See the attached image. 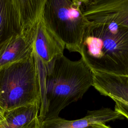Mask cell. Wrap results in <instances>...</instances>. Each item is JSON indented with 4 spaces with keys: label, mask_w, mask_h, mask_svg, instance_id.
Instances as JSON below:
<instances>
[{
    "label": "cell",
    "mask_w": 128,
    "mask_h": 128,
    "mask_svg": "<svg viewBox=\"0 0 128 128\" xmlns=\"http://www.w3.org/2000/svg\"><path fill=\"white\" fill-rule=\"evenodd\" d=\"M124 116L115 110L110 108L88 110L86 115L80 119L68 120L59 116L39 122L38 128H84L94 124H103Z\"/></svg>",
    "instance_id": "cell-10"
},
{
    "label": "cell",
    "mask_w": 128,
    "mask_h": 128,
    "mask_svg": "<svg viewBox=\"0 0 128 128\" xmlns=\"http://www.w3.org/2000/svg\"><path fill=\"white\" fill-rule=\"evenodd\" d=\"M80 54L92 71L128 76V28L90 22Z\"/></svg>",
    "instance_id": "cell-2"
},
{
    "label": "cell",
    "mask_w": 128,
    "mask_h": 128,
    "mask_svg": "<svg viewBox=\"0 0 128 128\" xmlns=\"http://www.w3.org/2000/svg\"><path fill=\"white\" fill-rule=\"evenodd\" d=\"M81 0L82 13L89 21L128 28V0Z\"/></svg>",
    "instance_id": "cell-6"
},
{
    "label": "cell",
    "mask_w": 128,
    "mask_h": 128,
    "mask_svg": "<svg viewBox=\"0 0 128 128\" xmlns=\"http://www.w3.org/2000/svg\"><path fill=\"white\" fill-rule=\"evenodd\" d=\"M6 119L4 115V112L0 107V126L4 124Z\"/></svg>",
    "instance_id": "cell-13"
},
{
    "label": "cell",
    "mask_w": 128,
    "mask_h": 128,
    "mask_svg": "<svg viewBox=\"0 0 128 128\" xmlns=\"http://www.w3.org/2000/svg\"><path fill=\"white\" fill-rule=\"evenodd\" d=\"M38 124H39V122L38 120L36 122V123L30 128H38Z\"/></svg>",
    "instance_id": "cell-14"
},
{
    "label": "cell",
    "mask_w": 128,
    "mask_h": 128,
    "mask_svg": "<svg viewBox=\"0 0 128 128\" xmlns=\"http://www.w3.org/2000/svg\"><path fill=\"white\" fill-rule=\"evenodd\" d=\"M46 0H0V46L12 36L35 29Z\"/></svg>",
    "instance_id": "cell-5"
},
{
    "label": "cell",
    "mask_w": 128,
    "mask_h": 128,
    "mask_svg": "<svg viewBox=\"0 0 128 128\" xmlns=\"http://www.w3.org/2000/svg\"><path fill=\"white\" fill-rule=\"evenodd\" d=\"M92 82V71L82 58L73 61L62 54L44 66L39 122L58 117L64 108L82 98Z\"/></svg>",
    "instance_id": "cell-1"
},
{
    "label": "cell",
    "mask_w": 128,
    "mask_h": 128,
    "mask_svg": "<svg viewBox=\"0 0 128 128\" xmlns=\"http://www.w3.org/2000/svg\"><path fill=\"white\" fill-rule=\"evenodd\" d=\"M40 102V80L33 49L26 60L0 68V107L4 112Z\"/></svg>",
    "instance_id": "cell-3"
},
{
    "label": "cell",
    "mask_w": 128,
    "mask_h": 128,
    "mask_svg": "<svg viewBox=\"0 0 128 128\" xmlns=\"http://www.w3.org/2000/svg\"><path fill=\"white\" fill-rule=\"evenodd\" d=\"M40 106L38 102L5 112L6 121L0 128H30L38 120Z\"/></svg>",
    "instance_id": "cell-11"
},
{
    "label": "cell",
    "mask_w": 128,
    "mask_h": 128,
    "mask_svg": "<svg viewBox=\"0 0 128 128\" xmlns=\"http://www.w3.org/2000/svg\"><path fill=\"white\" fill-rule=\"evenodd\" d=\"M84 128H111L103 124H94L88 126Z\"/></svg>",
    "instance_id": "cell-12"
},
{
    "label": "cell",
    "mask_w": 128,
    "mask_h": 128,
    "mask_svg": "<svg viewBox=\"0 0 128 128\" xmlns=\"http://www.w3.org/2000/svg\"><path fill=\"white\" fill-rule=\"evenodd\" d=\"M43 16L65 48L80 54L84 36L91 22L82 13V0H46Z\"/></svg>",
    "instance_id": "cell-4"
},
{
    "label": "cell",
    "mask_w": 128,
    "mask_h": 128,
    "mask_svg": "<svg viewBox=\"0 0 128 128\" xmlns=\"http://www.w3.org/2000/svg\"><path fill=\"white\" fill-rule=\"evenodd\" d=\"M34 30L15 34L1 45L0 68L24 60L32 54Z\"/></svg>",
    "instance_id": "cell-9"
},
{
    "label": "cell",
    "mask_w": 128,
    "mask_h": 128,
    "mask_svg": "<svg viewBox=\"0 0 128 128\" xmlns=\"http://www.w3.org/2000/svg\"><path fill=\"white\" fill-rule=\"evenodd\" d=\"M65 46L44 19L43 13L34 30L33 49L36 55L46 66L57 56L64 54Z\"/></svg>",
    "instance_id": "cell-8"
},
{
    "label": "cell",
    "mask_w": 128,
    "mask_h": 128,
    "mask_svg": "<svg viewBox=\"0 0 128 128\" xmlns=\"http://www.w3.org/2000/svg\"><path fill=\"white\" fill-rule=\"evenodd\" d=\"M92 86L102 95L116 102L114 110L123 116L128 114V76L92 71Z\"/></svg>",
    "instance_id": "cell-7"
}]
</instances>
